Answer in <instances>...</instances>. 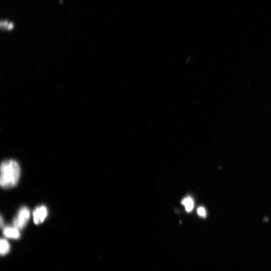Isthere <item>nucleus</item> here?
I'll use <instances>...</instances> for the list:
<instances>
[{
	"instance_id": "nucleus-8",
	"label": "nucleus",
	"mask_w": 271,
	"mask_h": 271,
	"mask_svg": "<svg viewBox=\"0 0 271 271\" xmlns=\"http://www.w3.org/2000/svg\"><path fill=\"white\" fill-rule=\"evenodd\" d=\"M197 214L201 217H205L206 216V211L205 209L203 207H199L197 209Z\"/></svg>"
},
{
	"instance_id": "nucleus-3",
	"label": "nucleus",
	"mask_w": 271,
	"mask_h": 271,
	"mask_svg": "<svg viewBox=\"0 0 271 271\" xmlns=\"http://www.w3.org/2000/svg\"><path fill=\"white\" fill-rule=\"evenodd\" d=\"M47 215V210L45 206L37 207L33 212V220L35 224L42 223Z\"/></svg>"
},
{
	"instance_id": "nucleus-2",
	"label": "nucleus",
	"mask_w": 271,
	"mask_h": 271,
	"mask_svg": "<svg viewBox=\"0 0 271 271\" xmlns=\"http://www.w3.org/2000/svg\"><path fill=\"white\" fill-rule=\"evenodd\" d=\"M30 216L29 208L25 206L21 207L13 220V226L19 229L23 228L26 225Z\"/></svg>"
},
{
	"instance_id": "nucleus-4",
	"label": "nucleus",
	"mask_w": 271,
	"mask_h": 271,
	"mask_svg": "<svg viewBox=\"0 0 271 271\" xmlns=\"http://www.w3.org/2000/svg\"><path fill=\"white\" fill-rule=\"evenodd\" d=\"M3 234L8 238L13 239H18L20 236L19 229L14 226L5 227L3 229Z\"/></svg>"
},
{
	"instance_id": "nucleus-1",
	"label": "nucleus",
	"mask_w": 271,
	"mask_h": 271,
	"mask_svg": "<svg viewBox=\"0 0 271 271\" xmlns=\"http://www.w3.org/2000/svg\"><path fill=\"white\" fill-rule=\"evenodd\" d=\"M21 174L19 163L14 160H4L1 165L0 184L2 188L9 189L18 183Z\"/></svg>"
},
{
	"instance_id": "nucleus-5",
	"label": "nucleus",
	"mask_w": 271,
	"mask_h": 271,
	"mask_svg": "<svg viewBox=\"0 0 271 271\" xmlns=\"http://www.w3.org/2000/svg\"><path fill=\"white\" fill-rule=\"evenodd\" d=\"M181 203L184 205L185 210L187 212L191 211L193 208L194 202L193 199L190 197H186L183 199L181 201Z\"/></svg>"
},
{
	"instance_id": "nucleus-6",
	"label": "nucleus",
	"mask_w": 271,
	"mask_h": 271,
	"mask_svg": "<svg viewBox=\"0 0 271 271\" xmlns=\"http://www.w3.org/2000/svg\"><path fill=\"white\" fill-rule=\"evenodd\" d=\"M10 249V245L8 242L4 239L1 240V253L2 255H5L9 251Z\"/></svg>"
},
{
	"instance_id": "nucleus-7",
	"label": "nucleus",
	"mask_w": 271,
	"mask_h": 271,
	"mask_svg": "<svg viewBox=\"0 0 271 271\" xmlns=\"http://www.w3.org/2000/svg\"><path fill=\"white\" fill-rule=\"evenodd\" d=\"M1 27L2 28L9 30L13 28V25L12 23H9L8 21H4L1 22Z\"/></svg>"
},
{
	"instance_id": "nucleus-9",
	"label": "nucleus",
	"mask_w": 271,
	"mask_h": 271,
	"mask_svg": "<svg viewBox=\"0 0 271 271\" xmlns=\"http://www.w3.org/2000/svg\"><path fill=\"white\" fill-rule=\"evenodd\" d=\"M1 227H2L3 226V224H4V221H3V218H2V216H1Z\"/></svg>"
}]
</instances>
